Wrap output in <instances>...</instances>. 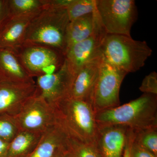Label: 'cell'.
<instances>
[{
    "instance_id": "9a60e30c",
    "label": "cell",
    "mask_w": 157,
    "mask_h": 157,
    "mask_svg": "<svg viewBox=\"0 0 157 157\" xmlns=\"http://www.w3.org/2000/svg\"><path fill=\"white\" fill-rule=\"evenodd\" d=\"M0 79L18 82H35L13 51L0 49Z\"/></svg>"
},
{
    "instance_id": "8992f818",
    "label": "cell",
    "mask_w": 157,
    "mask_h": 157,
    "mask_svg": "<svg viewBox=\"0 0 157 157\" xmlns=\"http://www.w3.org/2000/svg\"><path fill=\"white\" fill-rule=\"evenodd\" d=\"M13 51L33 78L55 73L65 61L62 52L44 45L23 43Z\"/></svg>"
},
{
    "instance_id": "30bf717a",
    "label": "cell",
    "mask_w": 157,
    "mask_h": 157,
    "mask_svg": "<svg viewBox=\"0 0 157 157\" xmlns=\"http://www.w3.org/2000/svg\"><path fill=\"white\" fill-rule=\"evenodd\" d=\"M99 18L94 31L83 41L70 47L65 54V61L74 75L88 62L101 56L102 43L107 35Z\"/></svg>"
},
{
    "instance_id": "7c38bea8",
    "label": "cell",
    "mask_w": 157,
    "mask_h": 157,
    "mask_svg": "<svg viewBox=\"0 0 157 157\" xmlns=\"http://www.w3.org/2000/svg\"><path fill=\"white\" fill-rule=\"evenodd\" d=\"M128 128L98 126L95 146L102 157H122Z\"/></svg>"
},
{
    "instance_id": "2e32d148",
    "label": "cell",
    "mask_w": 157,
    "mask_h": 157,
    "mask_svg": "<svg viewBox=\"0 0 157 157\" xmlns=\"http://www.w3.org/2000/svg\"><path fill=\"white\" fill-rule=\"evenodd\" d=\"M68 135L61 127L56 124L42 135L36 147L29 157H53L63 148Z\"/></svg>"
},
{
    "instance_id": "3957f363",
    "label": "cell",
    "mask_w": 157,
    "mask_h": 157,
    "mask_svg": "<svg viewBox=\"0 0 157 157\" xmlns=\"http://www.w3.org/2000/svg\"><path fill=\"white\" fill-rule=\"evenodd\" d=\"M70 22L67 9L45 8L31 20L24 43L48 46L65 56L66 33Z\"/></svg>"
},
{
    "instance_id": "484cf974",
    "label": "cell",
    "mask_w": 157,
    "mask_h": 157,
    "mask_svg": "<svg viewBox=\"0 0 157 157\" xmlns=\"http://www.w3.org/2000/svg\"><path fill=\"white\" fill-rule=\"evenodd\" d=\"M10 17L8 1L0 0V29Z\"/></svg>"
},
{
    "instance_id": "5bb4252c",
    "label": "cell",
    "mask_w": 157,
    "mask_h": 157,
    "mask_svg": "<svg viewBox=\"0 0 157 157\" xmlns=\"http://www.w3.org/2000/svg\"><path fill=\"white\" fill-rule=\"evenodd\" d=\"M36 15L10 17L0 29V49L13 51L21 46L30 22Z\"/></svg>"
},
{
    "instance_id": "7402d4cb",
    "label": "cell",
    "mask_w": 157,
    "mask_h": 157,
    "mask_svg": "<svg viewBox=\"0 0 157 157\" xmlns=\"http://www.w3.org/2000/svg\"><path fill=\"white\" fill-rule=\"evenodd\" d=\"M135 132L134 141L157 156V128Z\"/></svg>"
},
{
    "instance_id": "7a4b0ae2",
    "label": "cell",
    "mask_w": 157,
    "mask_h": 157,
    "mask_svg": "<svg viewBox=\"0 0 157 157\" xmlns=\"http://www.w3.org/2000/svg\"><path fill=\"white\" fill-rule=\"evenodd\" d=\"M52 107L56 122L69 136L95 146L98 125L90 103L68 97Z\"/></svg>"
},
{
    "instance_id": "277c9868",
    "label": "cell",
    "mask_w": 157,
    "mask_h": 157,
    "mask_svg": "<svg viewBox=\"0 0 157 157\" xmlns=\"http://www.w3.org/2000/svg\"><path fill=\"white\" fill-rule=\"evenodd\" d=\"M101 52L104 60L128 74L143 67L152 50L145 41L135 40L131 36L107 34Z\"/></svg>"
},
{
    "instance_id": "cb8c5ba5",
    "label": "cell",
    "mask_w": 157,
    "mask_h": 157,
    "mask_svg": "<svg viewBox=\"0 0 157 157\" xmlns=\"http://www.w3.org/2000/svg\"><path fill=\"white\" fill-rule=\"evenodd\" d=\"M139 90L144 94L157 95V73L154 71L145 76L141 82Z\"/></svg>"
},
{
    "instance_id": "9c48e42d",
    "label": "cell",
    "mask_w": 157,
    "mask_h": 157,
    "mask_svg": "<svg viewBox=\"0 0 157 157\" xmlns=\"http://www.w3.org/2000/svg\"><path fill=\"white\" fill-rule=\"evenodd\" d=\"M74 76L65 61L55 73L37 77L36 95L52 106L69 97Z\"/></svg>"
},
{
    "instance_id": "44dd1931",
    "label": "cell",
    "mask_w": 157,
    "mask_h": 157,
    "mask_svg": "<svg viewBox=\"0 0 157 157\" xmlns=\"http://www.w3.org/2000/svg\"><path fill=\"white\" fill-rule=\"evenodd\" d=\"M96 10V0H71L67 9L70 21L93 13Z\"/></svg>"
},
{
    "instance_id": "ac0fdd59",
    "label": "cell",
    "mask_w": 157,
    "mask_h": 157,
    "mask_svg": "<svg viewBox=\"0 0 157 157\" xmlns=\"http://www.w3.org/2000/svg\"><path fill=\"white\" fill-rule=\"evenodd\" d=\"M42 134L20 131L9 143L7 157H29L32 154Z\"/></svg>"
},
{
    "instance_id": "4316f807",
    "label": "cell",
    "mask_w": 157,
    "mask_h": 157,
    "mask_svg": "<svg viewBox=\"0 0 157 157\" xmlns=\"http://www.w3.org/2000/svg\"><path fill=\"white\" fill-rule=\"evenodd\" d=\"M135 132L133 130L128 129L127 133L126 141L124 148L122 157H130V149L134 139H135Z\"/></svg>"
},
{
    "instance_id": "e0dca14e",
    "label": "cell",
    "mask_w": 157,
    "mask_h": 157,
    "mask_svg": "<svg viewBox=\"0 0 157 157\" xmlns=\"http://www.w3.org/2000/svg\"><path fill=\"white\" fill-rule=\"evenodd\" d=\"M98 21L99 17L96 10L93 13L70 21L66 33V52L72 45L90 36L94 31Z\"/></svg>"
},
{
    "instance_id": "52a82bcc",
    "label": "cell",
    "mask_w": 157,
    "mask_h": 157,
    "mask_svg": "<svg viewBox=\"0 0 157 157\" xmlns=\"http://www.w3.org/2000/svg\"><path fill=\"white\" fill-rule=\"evenodd\" d=\"M128 74L103 59L90 104L95 113L119 106L121 85Z\"/></svg>"
},
{
    "instance_id": "4fadbf2b",
    "label": "cell",
    "mask_w": 157,
    "mask_h": 157,
    "mask_svg": "<svg viewBox=\"0 0 157 157\" xmlns=\"http://www.w3.org/2000/svg\"><path fill=\"white\" fill-rule=\"evenodd\" d=\"M102 61V57H99L82 67L74 76L69 97L90 103Z\"/></svg>"
},
{
    "instance_id": "d6986e66",
    "label": "cell",
    "mask_w": 157,
    "mask_h": 157,
    "mask_svg": "<svg viewBox=\"0 0 157 157\" xmlns=\"http://www.w3.org/2000/svg\"><path fill=\"white\" fill-rule=\"evenodd\" d=\"M10 17L36 15L45 9V0H9Z\"/></svg>"
},
{
    "instance_id": "ba28073f",
    "label": "cell",
    "mask_w": 157,
    "mask_h": 157,
    "mask_svg": "<svg viewBox=\"0 0 157 157\" xmlns=\"http://www.w3.org/2000/svg\"><path fill=\"white\" fill-rule=\"evenodd\" d=\"M20 131L43 134L56 124L52 107L36 95L14 117Z\"/></svg>"
},
{
    "instance_id": "5b68a950",
    "label": "cell",
    "mask_w": 157,
    "mask_h": 157,
    "mask_svg": "<svg viewBox=\"0 0 157 157\" xmlns=\"http://www.w3.org/2000/svg\"><path fill=\"white\" fill-rule=\"evenodd\" d=\"M96 10L107 34L131 36L137 19L134 0H96Z\"/></svg>"
},
{
    "instance_id": "f1b7e54d",
    "label": "cell",
    "mask_w": 157,
    "mask_h": 157,
    "mask_svg": "<svg viewBox=\"0 0 157 157\" xmlns=\"http://www.w3.org/2000/svg\"><path fill=\"white\" fill-rule=\"evenodd\" d=\"M62 149H63V148L58 151L56 152V153L55 154V155H54L53 157H63Z\"/></svg>"
},
{
    "instance_id": "6da1fadb",
    "label": "cell",
    "mask_w": 157,
    "mask_h": 157,
    "mask_svg": "<svg viewBox=\"0 0 157 157\" xmlns=\"http://www.w3.org/2000/svg\"><path fill=\"white\" fill-rule=\"evenodd\" d=\"M98 126L120 125L135 132L157 128V95L143 94L122 105L96 113Z\"/></svg>"
},
{
    "instance_id": "8fae6325",
    "label": "cell",
    "mask_w": 157,
    "mask_h": 157,
    "mask_svg": "<svg viewBox=\"0 0 157 157\" xmlns=\"http://www.w3.org/2000/svg\"><path fill=\"white\" fill-rule=\"evenodd\" d=\"M36 93V82H18L0 79V115L16 116Z\"/></svg>"
},
{
    "instance_id": "d4e9b609",
    "label": "cell",
    "mask_w": 157,
    "mask_h": 157,
    "mask_svg": "<svg viewBox=\"0 0 157 157\" xmlns=\"http://www.w3.org/2000/svg\"><path fill=\"white\" fill-rule=\"evenodd\" d=\"M130 157H157L151 152L133 141L130 149Z\"/></svg>"
},
{
    "instance_id": "603a6c76",
    "label": "cell",
    "mask_w": 157,
    "mask_h": 157,
    "mask_svg": "<svg viewBox=\"0 0 157 157\" xmlns=\"http://www.w3.org/2000/svg\"><path fill=\"white\" fill-rule=\"evenodd\" d=\"M20 131L14 117L0 115V139L10 143Z\"/></svg>"
},
{
    "instance_id": "ffe728a7",
    "label": "cell",
    "mask_w": 157,
    "mask_h": 157,
    "mask_svg": "<svg viewBox=\"0 0 157 157\" xmlns=\"http://www.w3.org/2000/svg\"><path fill=\"white\" fill-rule=\"evenodd\" d=\"M62 154L63 157H102L94 145L83 143L69 135Z\"/></svg>"
},
{
    "instance_id": "83f0119b",
    "label": "cell",
    "mask_w": 157,
    "mask_h": 157,
    "mask_svg": "<svg viewBox=\"0 0 157 157\" xmlns=\"http://www.w3.org/2000/svg\"><path fill=\"white\" fill-rule=\"evenodd\" d=\"M9 143L0 139V157H7Z\"/></svg>"
}]
</instances>
